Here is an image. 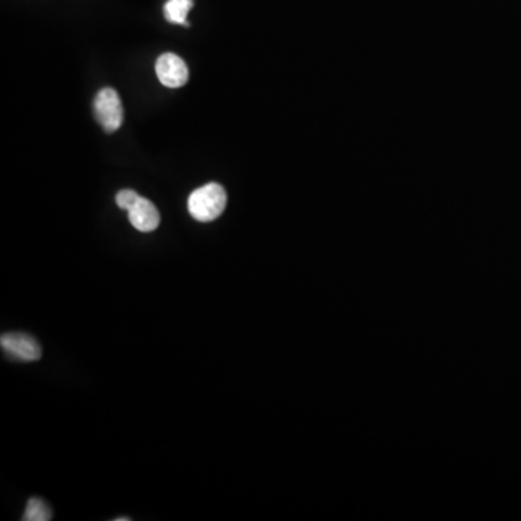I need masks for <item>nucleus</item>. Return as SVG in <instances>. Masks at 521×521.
Returning <instances> with one entry per match:
<instances>
[{
	"label": "nucleus",
	"instance_id": "1",
	"mask_svg": "<svg viewBox=\"0 0 521 521\" xmlns=\"http://www.w3.org/2000/svg\"><path fill=\"white\" fill-rule=\"evenodd\" d=\"M228 195L220 184L211 183L200 187L188 197V212L197 222H213L225 212Z\"/></svg>",
	"mask_w": 521,
	"mask_h": 521
},
{
	"label": "nucleus",
	"instance_id": "2",
	"mask_svg": "<svg viewBox=\"0 0 521 521\" xmlns=\"http://www.w3.org/2000/svg\"><path fill=\"white\" fill-rule=\"evenodd\" d=\"M94 115L106 132H116L124 124V108L115 90L105 87L94 99Z\"/></svg>",
	"mask_w": 521,
	"mask_h": 521
},
{
	"label": "nucleus",
	"instance_id": "3",
	"mask_svg": "<svg viewBox=\"0 0 521 521\" xmlns=\"http://www.w3.org/2000/svg\"><path fill=\"white\" fill-rule=\"evenodd\" d=\"M0 347L9 358L20 362H36L43 357V349L36 338L20 332L4 333L0 338Z\"/></svg>",
	"mask_w": 521,
	"mask_h": 521
},
{
	"label": "nucleus",
	"instance_id": "4",
	"mask_svg": "<svg viewBox=\"0 0 521 521\" xmlns=\"http://www.w3.org/2000/svg\"><path fill=\"white\" fill-rule=\"evenodd\" d=\"M156 71L161 84L170 89L183 87L188 80V68L186 62L172 52L163 54L156 60Z\"/></svg>",
	"mask_w": 521,
	"mask_h": 521
},
{
	"label": "nucleus",
	"instance_id": "5",
	"mask_svg": "<svg viewBox=\"0 0 521 521\" xmlns=\"http://www.w3.org/2000/svg\"><path fill=\"white\" fill-rule=\"evenodd\" d=\"M131 225L140 232H152L160 226V212L151 200L140 197L128 211Z\"/></svg>",
	"mask_w": 521,
	"mask_h": 521
},
{
	"label": "nucleus",
	"instance_id": "6",
	"mask_svg": "<svg viewBox=\"0 0 521 521\" xmlns=\"http://www.w3.org/2000/svg\"><path fill=\"white\" fill-rule=\"evenodd\" d=\"M193 6H195L193 0H167V4H164V16L170 24L190 27V24L187 22V15Z\"/></svg>",
	"mask_w": 521,
	"mask_h": 521
},
{
	"label": "nucleus",
	"instance_id": "7",
	"mask_svg": "<svg viewBox=\"0 0 521 521\" xmlns=\"http://www.w3.org/2000/svg\"><path fill=\"white\" fill-rule=\"evenodd\" d=\"M52 518V511L47 502L41 498H31L25 509L24 521H50Z\"/></svg>",
	"mask_w": 521,
	"mask_h": 521
},
{
	"label": "nucleus",
	"instance_id": "8",
	"mask_svg": "<svg viewBox=\"0 0 521 521\" xmlns=\"http://www.w3.org/2000/svg\"><path fill=\"white\" fill-rule=\"evenodd\" d=\"M140 199V196L138 195L137 191L122 190L116 195V204L124 211L128 212Z\"/></svg>",
	"mask_w": 521,
	"mask_h": 521
},
{
	"label": "nucleus",
	"instance_id": "9",
	"mask_svg": "<svg viewBox=\"0 0 521 521\" xmlns=\"http://www.w3.org/2000/svg\"><path fill=\"white\" fill-rule=\"evenodd\" d=\"M128 520H131V518H126V517L115 518V521H128Z\"/></svg>",
	"mask_w": 521,
	"mask_h": 521
}]
</instances>
